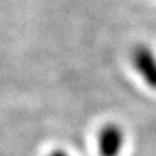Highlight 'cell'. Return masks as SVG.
<instances>
[{"label":"cell","mask_w":156,"mask_h":156,"mask_svg":"<svg viewBox=\"0 0 156 156\" xmlns=\"http://www.w3.org/2000/svg\"><path fill=\"white\" fill-rule=\"evenodd\" d=\"M132 62L142 80L152 90H156V55L147 45H136L132 51Z\"/></svg>","instance_id":"obj_1"},{"label":"cell","mask_w":156,"mask_h":156,"mask_svg":"<svg viewBox=\"0 0 156 156\" xmlns=\"http://www.w3.org/2000/svg\"><path fill=\"white\" fill-rule=\"evenodd\" d=\"M124 143V134L119 124L107 123L98 133V152L101 156H119Z\"/></svg>","instance_id":"obj_2"},{"label":"cell","mask_w":156,"mask_h":156,"mask_svg":"<svg viewBox=\"0 0 156 156\" xmlns=\"http://www.w3.org/2000/svg\"><path fill=\"white\" fill-rule=\"evenodd\" d=\"M49 156H68L65 152H62V151H55V152H52Z\"/></svg>","instance_id":"obj_3"}]
</instances>
